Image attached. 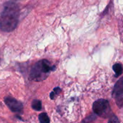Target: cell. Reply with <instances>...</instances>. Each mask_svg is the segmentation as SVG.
<instances>
[{"mask_svg": "<svg viewBox=\"0 0 123 123\" xmlns=\"http://www.w3.org/2000/svg\"><path fill=\"white\" fill-rule=\"evenodd\" d=\"M93 111L96 115L102 118H107L111 114L109 102L105 99H99L94 102L92 105Z\"/></svg>", "mask_w": 123, "mask_h": 123, "instance_id": "obj_3", "label": "cell"}, {"mask_svg": "<svg viewBox=\"0 0 123 123\" xmlns=\"http://www.w3.org/2000/svg\"><path fill=\"white\" fill-rule=\"evenodd\" d=\"M61 88L59 87H56L55 88H54V91H53L50 94V98H51V99H54L55 96H56V95L58 94H60V92H61Z\"/></svg>", "mask_w": 123, "mask_h": 123, "instance_id": "obj_9", "label": "cell"}, {"mask_svg": "<svg viewBox=\"0 0 123 123\" xmlns=\"http://www.w3.org/2000/svg\"><path fill=\"white\" fill-rule=\"evenodd\" d=\"M20 8L14 0L6 2L0 16V29L4 32H11L17 27L19 22Z\"/></svg>", "mask_w": 123, "mask_h": 123, "instance_id": "obj_1", "label": "cell"}, {"mask_svg": "<svg viewBox=\"0 0 123 123\" xmlns=\"http://www.w3.org/2000/svg\"><path fill=\"white\" fill-rule=\"evenodd\" d=\"M38 119L40 123H50V119L46 113H42L40 114Z\"/></svg>", "mask_w": 123, "mask_h": 123, "instance_id": "obj_8", "label": "cell"}, {"mask_svg": "<svg viewBox=\"0 0 123 123\" xmlns=\"http://www.w3.org/2000/svg\"><path fill=\"white\" fill-rule=\"evenodd\" d=\"M4 102L7 106L13 112H20L23 109V104L18 100L10 96H7L4 98Z\"/></svg>", "mask_w": 123, "mask_h": 123, "instance_id": "obj_5", "label": "cell"}, {"mask_svg": "<svg viewBox=\"0 0 123 123\" xmlns=\"http://www.w3.org/2000/svg\"><path fill=\"white\" fill-rule=\"evenodd\" d=\"M31 106H32V109L37 111H40L42 108V102H41L40 100H34L33 102H32Z\"/></svg>", "mask_w": 123, "mask_h": 123, "instance_id": "obj_7", "label": "cell"}, {"mask_svg": "<svg viewBox=\"0 0 123 123\" xmlns=\"http://www.w3.org/2000/svg\"><path fill=\"white\" fill-rule=\"evenodd\" d=\"M55 69V66H51L50 62L46 60L36 62L31 68L30 78L36 81H42L47 78L51 71Z\"/></svg>", "mask_w": 123, "mask_h": 123, "instance_id": "obj_2", "label": "cell"}, {"mask_svg": "<svg viewBox=\"0 0 123 123\" xmlns=\"http://www.w3.org/2000/svg\"><path fill=\"white\" fill-rule=\"evenodd\" d=\"M95 118L96 117H95L94 115H91L90 117H88L86 118V119H85L82 123H90L91 121H93V120H94Z\"/></svg>", "mask_w": 123, "mask_h": 123, "instance_id": "obj_11", "label": "cell"}, {"mask_svg": "<svg viewBox=\"0 0 123 123\" xmlns=\"http://www.w3.org/2000/svg\"><path fill=\"white\" fill-rule=\"evenodd\" d=\"M113 70L115 73V77H118L123 73V67L120 64L117 63L113 66Z\"/></svg>", "mask_w": 123, "mask_h": 123, "instance_id": "obj_6", "label": "cell"}, {"mask_svg": "<svg viewBox=\"0 0 123 123\" xmlns=\"http://www.w3.org/2000/svg\"><path fill=\"white\" fill-rule=\"evenodd\" d=\"M108 123H120V120L115 115H112L109 118Z\"/></svg>", "mask_w": 123, "mask_h": 123, "instance_id": "obj_10", "label": "cell"}, {"mask_svg": "<svg viewBox=\"0 0 123 123\" xmlns=\"http://www.w3.org/2000/svg\"><path fill=\"white\" fill-rule=\"evenodd\" d=\"M113 97L115 98L117 105L121 108L123 105V79L120 78L116 83L113 90Z\"/></svg>", "mask_w": 123, "mask_h": 123, "instance_id": "obj_4", "label": "cell"}]
</instances>
